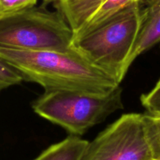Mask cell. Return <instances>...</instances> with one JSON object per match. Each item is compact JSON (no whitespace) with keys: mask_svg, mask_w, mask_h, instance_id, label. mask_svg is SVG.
Here are the masks:
<instances>
[{"mask_svg":"<svg viewBox=\"0 0 160 160\" xmlns=\"http://www.w3.org/2000/svg\"><path fill=\"white\" fill-rule=\"evenodd\" d=\"M0 59L45 91L78 90L109 93L117 80L72 48L67 51L17 49L0 46Z\"/></svg>","mask_w":160,"mask_h":160,"instance_id":"1","label":"cell"},{"mask_svg":"<svg viewBox=\"0 0 160 160\" xmlns=\"http://www.w3.org/2000/svg\"><path fill=\"white\" fill-rule=\"evenodd\" d=\"M140 2L134 3L81 37L72 48L120 84L128 73V60L140 31Z\"/></svg>","mask_w":160,"mask_h":160,"instance_id":"2","label":"cell"},{"mask_svg":"<svg viewBox=\"0 0 160 160\" xmlns=\"http://www.w3.org/2000/svg\"><path fill=\"white\" fill-rule=\"evenodd\" d=\"M123 108L120 86L109 93L45 91L32 105L33 110L39 117L79 137Z\"/></svg>","mask_w":160,"mask_h":160,"instance_id":"3","label":"cell"},{"mask_svg":"<svg viewBox=\"0 0 160 160\" xmlns=\"http://www.w3.org/2000/svg\"><path fill=\"white\" fill-rule=\"evenodd\" d=\"M73 31L56 10L32 6L0 19V46L17 49L67 51Z\"/></svg>","mask_w":160,"mask_h":160,"instance_id":"4","label":"cell"},{"mask_svg":"<svg viewBox=\"0 0 160 160\" xmlns=\"http://www.w3.org/2000/svg\"><path fill=\"white\" fill-rule=\"evenodd\" d=\"M145 114L127 113L88 142L79 160H152Z\"/></svg>","mask_w":160,"mask_h":160,"instance_id":"5","label":"cell"},{"mask_svg":"<svg viewBox=\"0 0 160 160\" xmlns=\"http://www.w3.org/2000/svg\"><path fill=\"white\" fill-rule=\"evenodd\" d=\"M140 6V31L128 60V68L140 55L160 42V0H141Z\"/></svg>","mask_w":160,"mask_h":160,"instance_id":"6","label":"cell"},{"mask_svg":"<svg viewBox=\"0 0 160 160\" xmlns=\"http://www.w3.org/2000/svg\"><path fill=\"white\" fill-rule=\"evenodd\" d=\"M105 0H44L51 5L68 23L73 35L86 23Z\"/></svg>","mask_w":160,"mask_h":160,"instance_id":"7","label":"cell"},{"mask_svg":"<svg viewBox=\"0 0 160 160\" xmlns=\"http://www.w3.org/2000/svg\"><path fill=\"white\" fill-rule=\"evenodd\" d=\"M89 142L71 135L53 144L33 160H79Z\"/></svg>","mask_w":160,"mask_h":160,"instance_id":"8","label":"cell"},{"mask_svg":"<svg viewBox=\"0 0 160 160\" xmlns=\"http://www.w3.org/2000/svg\"><path fill=\"white\" fill-rule=\"evenodd\" d=\"M141 0H105L90 18L73 35V38L81 37L86 33L98 28L109 19L128 6Z\"/></svg>","mask_w":160,"mask_h":160,"instance_id":"9","label":"cell"},{"mask_svg":"<svg viewBox=\"0 0 160 160\" xmlns=\"http://www.w3.org/2000/svg\"><path fill=\"white\" fill-rule=\"evenodd\" d=\"M148 137L155 159H160V115L145 113Z\"/></svg>","mask_w":160,"mask_h":160,"instance_id":"10","label":"cell"},{"mask_svg":"<svg viewBox=\"0 0 160 160\" xmlns=\"http://www.w3.org/2000/svg\"><path fill=\"white\" fill-rule=\"evenodd\" d=\"M23 80L19 72L0 59V93L3 90L20 84Z\"/></svg>","mask_w":160,"mask_h":160,"instance_id":"11","label":"cell"},{"mask_svg":"<svg viewBox=\"0 0 160 160\" xmlns=\"http://www.w3.org/2000/svg\"><path fill=\"white\" fill-rule=\"evenodd\" d=\"M142 105L152 115H160V79L155 87L141 97Z\"/></svg>","mask_w":160,"mask_h":160,"instance_id":"12","label":"cell"},{"mask_svg":"<svg viewBox=\"0 0 160 160\" xmlns=\"http://www.w3.org/2000/svg\"><path fill=\"white\" fill-rule=\"evenodd\" d=\"M38 0H0V17L34 6Z\"/></svg>","mask_w":160,"mask_h":160,"instance_id":"13","label":"cell"},{"mask_svg":"<svg viewBox=\"0 0 160 160\" xmlns=\"http://www.w3.org/2000/svg\"><path fill=\"white\" fill-rule=\"evenodd\" d=\"M152 160H160V159H152Z\"/></svg>","mask_w":160,"mask_h":160,"instance_id":"14","label":"cell"},{"mask_svg":"<svg viewBox=\"0 0 160 160\" xmlns=\"http://www.w3.org/2000/svg\"><path fill=\"white\" fill-rule=\"evenodd\" d=\"M0 19H1V17H0Z\"/></svg>","mask_w":160,"mask_h":160,"instance_id":"15","label":"cell"}]
</instances>
